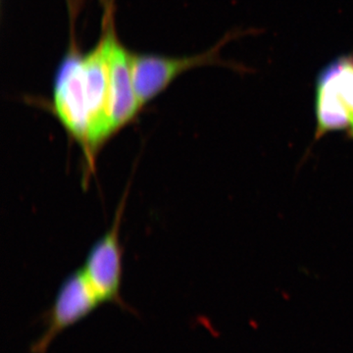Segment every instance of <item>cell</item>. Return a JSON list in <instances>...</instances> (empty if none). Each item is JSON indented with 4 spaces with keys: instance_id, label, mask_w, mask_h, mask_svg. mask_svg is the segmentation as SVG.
<instances>
[{
    "instance_id": "6da1fadb",
    "label": "cell",
    "mask_w": 353,
    "mask_h": 353,
    "mask_svg": "<svg viewBox=\"0 0 353 353\" xmlns=\"http://www.w3.org/2000/svg\"><path fill=\"white\" fill-rule=\"evenodd\" d=\"M52 109L71 138L80 145L88 169L104 143L116 134L111 119L108 43L103 34L83 54L72 43L55 75Z\"/></svg>"
},
{
    "instance_id": "7a4b0ae2",
    "label": "cell",
    "mask_w": 353,
    "mask_h": 353,
    "mask_svg": "<svg viewBox=\"0 0 353 353\" xmlns=\"http://www.w3.org/2000/svg\"><path fill=\"white\" fill-rule=\"evenodd\" d=\"M316 139L345 132L353 139V52L323 67L315 82Z\"/></svg>"
},
{
    "instance_id": "3957f363",
    "label": "cell",
    "mask_w": 353,
    "mask_h": 353,
    "mask_svg": "<svg viewBox=\"0 0 353 353\" xmlns=\"http://www.w3.org/2000/svg\"><path fill=\"white\" fill-rule=\"evenodd\" d=\"M246 34H250V31L229 32L211 50L194 57L172 58L131 53L132 82L139 103L141 106L148 103L168 88L181 74L196 67L218 64L236 71L245 72V67L227 63L221 59L220 50L231 39L245 36Z\"/></svg>"
},
{
    "instance_id": "277c9868",
    "label": "cell",
    "mask_w": 353,
    "mask_h": 353,
    "mask_svg": "<svg viewBox=\"0 0 353 353\" xmlns=\"http://www.w3.org/2000/svg\"><path fill=\"white\" fill-rule=\"evenodd\" d=\"M112 0L104 1L102 34L108 43L111 88V119L115 132L127 126L138 115L139 103L132 82L131 52L122 46L116 34Z\"/></svg>"
},
{
    "instance_id": "5b68a950",
    "label": "cell",
    "mask_w": 353,
    "mask_h": 353,
    "mask_svg": "<svg viewBox=\"0 0 353 353\" xmlns=\"http://www.w3.org/2000/svg\"><path fill=\"white\" fill-rule=\"evenodd\" d=\"M82 269L71 274L60 285L51 307L44 313L43 334L30 347L29 353H46L58 334L85 319L99 304Z\"/></svg>"
},
{
    "instance_id": "8992f818",
    "label": "cell",
    "mask_w": 353,
    "mask_h": 353,
    "mask_svg": "<svg viewBox=\"0 0 353 353\" xmlns=\"http://www.w3.org/2000/svg\"><path fill=\"white\" fill-rule=\"evenodd\" d=\"M124 203H121L112 226L99 239L88 252L82 269L88 283L101 303L122 304L120 296L122 282V246L120 243V223Z\"/></svg>"
}]
</instances>
